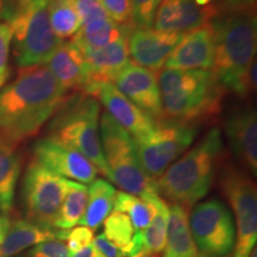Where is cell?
Masks as SVG:
<instances>
[{
  "label": "cell",
  "mask_w": 257,
  "mask_h": 257,
  "mask_svg": "<svg viewBox=\"0 0 257 257\" xmlns=\"http://www.w3.org/2000/svg\"><path fill=\"white\" fill-rule=\"evenodd\" d=\"M100 104L93 96H69L57 110L49 125L48 138L54 142L78 150L91 161L98 173L110 179L99 135Z\"/></svg>",
  "instance_id": "5b68a950"
},
{
  "label": "cell",
  "mask_w": 257,
  "mask_h": 257,
  "mask_svg": "<svg viewBox=\"0 0 257 257\" xmlns=\"http://www.w3.org/2000/svg\"><path fill=\"white\" fill-rule=\"evenodd\" d=\"M99 135L111 181L125 193L142 199L157 194L155 182L141 166L133 137L106 112L99 119Z\"/></svg>",
  "instance_id": "8992f818"
},
{
  "label": "cell",
  "mask_w": 257,
  "mask_h": 257,
  "mask_svg": "<svg viewBox=\"0 0 257 257\" xmlns=\"http://www.w3.org/2000/svg\"><path fill=\"white\" fill-rule=\"evenodd\" d=\"M216 35L212 72L224 88L239 98L253 94L248 73L256 61V8L218 12L211 21Z\"/></svg>",
  "instance_id": "7a4b0ae2"
},
{
  "label": "cell",
  "mask_w": 257,
  "mask_h": 257,
  "mask_svg": "<svg viewBox=\"0 0 257 257\" xmlns=\"http://www.w3.org/2000/svg\"><path fill=\"white\" fill-rule=\"evenodd\" d=\"M184 35L155 30L135 29L127 38L128 54L137 66L160 70Z\"/></svg>",
  "instance_id": "2e32d148"
},
{
  "label": "cell",
  "mask_w": 257,
  "mask_h": 257,
  "mask_svg": "<svg viewBox=\"0 0 257 257\" xmlns=\"http://www.w3.org/2000/svg\"><path fill=\"white\" fill-rule=\"evenodd\" d=\"M167 225H168V205L159 197L156 200V213L143 231H140L146 257H159L166 245Z\"/></svg>",
  "instance_id": "f1b7e54d"
},
{
  "label": "cell",
  "mask_w": 257,
  "mask_h": 257,
  "mask_svg": "<svg viewBox=\"0 0 257 257\" xmlns=\"http://www.w3.org/2000/svg\"><path fill=\"white\" fill-rule=\"evenodd\" d=\"M68 257H105V256L99 252L93 244H89V245L85 246V248L80 249L79 251L70 253Z\"/></svg>",
  "instance_id": "ab89813d"
},
{
  "label": "cell",
  "mask_w": 257,
  "mask_h": 257,
  "mask_svg": "<svg viewBox=\"0 0 257 257\" xmlns=\"http://www.w3.org/2000/svg\"><path fill=\"white\" fill-rule=\"evenodd\" d=\"M48 17L54 34L60 41L74 37L81 27L74 0H49Z\"/></svg>",
  "instance_id": "83f0119b"
},
{
  "label": "cell",
  "mask_w": 257,
  "mask_h": 257,
  "mask_svg": "<svg viewBox=\"0 0 257 257\" xmlns=\"http://www.w3.org/2000/svg\"><path fill=\"white\" fill-rule=\"evenodd\" d=\"M16 11V0H0V22H9Z\"/></svg>",
  "instance_id": "f35d334b"
},
{
  "label": "cell",
  "mask_w": 257,
  "mask_h": 257,
  "mask_svg": "<svg viewBox=\"0 0 257 257\" xmlns=\"http://www.w3.org/2000/svg\"><path fill=\"white\" fill-rule=\"evenodd\" d=\"M115 88L155 121L162 120L163 108L156 74L130 63L114 80Z\"/></svg>",
  "instance_id": "5bb4252c"
},
{
  "label": "cell",
  "mask_w": 257,
  "mask_h": 257,
  "mask_svg": "<svg viewBox=\"0 0 257 257\" xmlns=\"http://www.w3.org/2000/svg\"><path fill=\"white\" fill-rule=\"evenodd\" d=\"M46 64L64 91H83L87 80V66L78 44L73 41L61 42Z\"/></svg>",
  "instance_id": "ffe728a7"
},
{
  "label": "cell",
  "mask_w": 257,
  "mask_h": 257,
  "mask_svg": "<svg viewBox=\"0 0 257 257\" xmlns=\"http://www.w3.org/2000/svg\"><path fill=\"white\" fill-rule=\"evenodd\" d=\"M192 2L194 3L195 5L201 6V8H204V6H208V5L213 4L214 0H192Z\"/></svg>",
  "instance_id": "b9f144b4"
},
{
  "label": "cell",
  "mask_w": 257,
  "mask_h": 257,
  "mask_svg": "<svg viewBox=\"0 0 257 257\" xmlns=\"http://www.w3.org/2000/svg\"><path fill=\"white\" fill-rule=\"evenodd\" d=\"M225 134L239 162L253 176L257 174V115L253 108L233 111L225 121Z\"/></svg>",
  "instance_id": "d6986e66"
},
{
  "label": "cell",
  "mask_w": 257,
  "mask_h": 257,
  "mask_svg": "<svg viewBox=\"0 0 257 257\" xmlns=\"http://www.w3.org/2000/svg\"><path fill=\"white\" fill-rule=\"evenodd\" d=\"M134 30L133 28L117 24L108 17L80 27V30L76 32L72 41L80 48H100L123 38H128Z\"/></svg>",
  "instance_id": "d4e9b609"
},
{
  "label": "cell",
  "mask_w": 257,
  "mask_h": 257,
  "mask_svg": "<svg viewBox=\"0 0 257 257\" xmlns=\"http://www.w3.org/2000/svg\"><path fill=\"white\" fill-rule=\"evenodd\" d=\"M112 21L123 27L136 29L133 22L131 0H99Z\"/></svg>",
  "instance_id": "1f68e13d"
},
{
  "label": "cell",
  "mask_w": 257,
  "mask_h": 257,
  "mask_svg": "<svg viewBox=\"0 0 257 257\" xmlns=\"http://www.w3.org/2000/svg\"><path fill=\"white\" fill-rule=\"evenodd\" d=\"M217 15L213 4L201 8L192 0H162L153 25L155 30L185 35L211 22Z\"/></svg>",
  "instance_id": "e0dca14e"
},
{
  "label": "cell",
  "mask_w": 257,
  "mask_h": 257,
  "mask_svg": "<svg viewBox=\"0 0 257 257\" xmlns=\"http://www.w3.org/2000/svg\"><path fill=\"white\" fill-rule=\"evenodd\" d=\"M94 98L101 101L107 111L106 113L123 127L133 140L146 136L155 127L156 121L121 94L113 83H106L99 87Z\"/></svg>",
  "instance_id": "ac0fdd59"
},
{
  "label": "cell",
  "mask_w": 257,
  "mask_h": 257,
  "mask_svg": "<svg viewBox=\"0 0 257 257\" xmlns=\"http://www.w3.org/2000/svg\"><path fill=\"white\" fill-rule=\"evenodd\" d=\"M159 88L163 117L195 123L219 113L224 88L212 70H160Z\"/></svg>",
  "instance_id": "277c9868"
},
{
  "label": "cell",
  "mask_w": 257,
  "mask_h": 257,
  "mask_svg": "<svg viewBox=\"0 0 257 257\" xmlns=\"http://www.w3.org/2000/svg\"><path fill=\"white\" fill-rule=\"evenodd\" d=\"M162 0H131L133 22L136 29L152 28Z\"/></svg>",
  "instance_id": "4dcf8cb0"
},
{
  "label": "cell",
  "mask_w": 257,
  "mask_h": 257,
  "mask_svg": "<svg viewBox=\"0 0 257 257\" xmlns=\"http://www.w3.org/2000/svg\"><path fill=\"white\" fill-rule=\"evenodd\" d=\"M88 188L80 182L67 180V189L59 216L55 221V229L70 230L79 224L87 206Z\"/></svg>",
  "instance_id": "4316f807"
},
{
  "label": "cell",
  "mask_w": 257,
  "mask_h": 257,
  "mask_svg": "<svg viewBox=\"0 0 257 257\" xmlns=\"http://www.w3.org/2000/svg\"><path fill=\"white\" fill-rule=\"evenodd\" d=\"M69 251L66 240L50 239L35 245L28 252V257H68Z\"/></svg>",
  "instance_id": "e575fe53"
},
{
  "label": "cell",
  "mask_w": 257,
  "mask_h": 257,
  "mask_svg": "<svg viewBox=\"0 0 257 257\" xmlns=\"http://www.w3.org/2000/svg\"><path fill=\"white\" fill-rule=\"evenodd\" d=\"M115 194L117 191L110 182L104 179H95L89 184L87 206L79 223L94 232L113 211Z\"/></svg>",
  "instance_id": "603a6c76"
},
{
  "label": "cell",
  "mask_w": 257,
  "mask_h": 257,
  "mask_svg": "<svg viewBox=\"0 0 257 257\" xmlns=\"http://www.w3.org/2000/svg\"><path fill=\"white\" fill-rule=\"evenodd\" d=\"M93 245L105 257H125L123 250H120L111 240L106 238L104 233H99L98 236L93 238Z\"/></svg>",
  "instance_id": "8d00e7d4"
},
{
  "label": "cell",
  "mask_w": 257,
  "mask_h": 257,
  "mask_svg": "<svg viewBox=\"0 0 257 257\" xmlns=\"http://www.w3.org/2000/svg\"><path fill=\"white\" fill-rule=\"evenodd\" d=\"M193 239L199 251L227 257L236 243V227L226 205L217 198L199 202L188 216Z\"/></svg>",
  "instance_id": "8fae6325"
},
{
  "label": "cell",
  "mask_w": 257,
  "mask_h": 257,
  "mask_svg": "<svg viewBox=\"0 0 257 257\" xmlns=\"http://www.w3.org/2000/svg\"><path fill=\"white\" fill-rule=\"evenodd\" d=\"M157 198H159L157 194L142 199L125 192H117L113 210L126 214L131 220L135 232H140L152 223L156 213Z\"/></svg>",
  "instance_id": "484cf974"
},
{
  "label": "cell",
  "mask_w": 257,
  "mask_h": 257,
  "mask_svg": "<svg viewBox=\"0 0 257 257\" xmlns=\"http://www.w3.org/2000/svg\"><path fill=\"white\" fill-rule=\"evenodd\" d=\"M67 233L68 230L42 226L23 218L11 219L0 257H16L24 250L50 239L66 240Z\"/></svg>",
  "instance_id": "44dd1931"
},
{
  "label": "cell",
  "mask_w": 257,
  "mask_h": 257,
  "mask_svg": "<svg viewBox=\"0 0 257 257\" xmlns=\"http://www.w3.org/2000/svg\"><path fill=\"white\" fill-rule=\"evenodd\" d=\"M216 49V35L211 22L187 32L166 61V68L211 70Z\"/></svg>",
  "instance_id": "9a60e30c"
},
{
  "label": "cell",
  "mask_w": 257,
  "mask_h": 257,
  "mask_svg": "<svg viewBox=\"0 0 257 257\" xmlns=\"http://www.w3.org/2000/svg\"><path fill=\"white\" fill-rule=\"evenodd\" d=\"M12 31L8 22H0V88L10 78V49Z\"/></svg>",
  "instance_id": "d6a6232c"
},
{
  "label": "cell",
  "mask_w": 257,
  "mask_h": 257,
  "mask_svg": "<svg viewBox=\"0 0 257 257\" xmlns=\"http://www.w3.org/2000/svg\"><path fill=\"white\" fill-rule=\"evenodd\" d=\"M47 64L19 69L0 91V142L17 147L36 136L66 100Z\"/></svg>",
  "instance_id": "6da1fadb"
},
{
  "label": "cell",
  "mask_w": 257,
  "mask_h": 257,
  "mask_svg": "<svg viewBox=\"0 0 257 257\" xmlns=\"http://www.w3.org/2000/svg\"><path fill=\"white\" fill-rule=\"evenodd\" d=\"M197 252L189 229L188 210L181 205L170 204L163 257H193Z\"/></svg>",
  "instance_id": "7402d4cb"
},
{
  "label": "cell",
  "mask_w": 257,
  "mask_h": 257,
  "mask_svg": "<svg viewBox=\"0 0 257 257\" xmlns=\"http://www.w3.org/2000/svg\"><path fill=\"white\" fill-rule=\"evenodd\" d=\"M74 3H75L81 27L92 22L108 18V15L106 14L99 0H74Z\"/></svg>",
  "instance_id": "836d02e7"
},
{
  "label": "cell",
  "mask_w": 257,
  "mask_h": 257,
  "mask_svg": "<svg viewBox=\"0 0 257 257\" xmlns=\"http://www.w3.org/2000/svg\"><path fill=\"white\" fill-rule=\"evenodd\" d=\"M10 223H11V218H10L9 213H0V255H2V246L3 242H4L6 232H8Z\"/></svg>",
  "instance_id": "60d3db41"
},
{
  "label": "cell",
  "mask_w": 257,
  "mask_h": 257,
  "mask_svg": "<svg viewBox=\"0 0 257 257\" xmlns=\"http://www.w3.org/2000/svg\"><path fill=\"white\" fill-rule=\"evenodd\" d=\"M93 231L88 227L79 226L68 230L66 237V244L69 253L79 251L80 249L85 248L93 242Z\"/></svg>",
  "instance_id": "d590c367"
},
{
  "label": "cell",
  "mask_w": 257,
  "mask_h": 257,
  "mask_svg": "<svg viewBox=\"0 0 257 257\" xmlns=\"http://www.w3.org/2000/svg\"><path fill=\"white\" fill-rule=\"evenodd\" d=\"M193 257H213V256H208V255H205V253H202V252H200V251H198L197 253H195L194 256Z\"/></svg>",
  "instance_id": "ee69618b"
},
{
  "label": "cell",
  "mask_w": 257,
  "mask_h": 257,
  "mask_svg": "<svg viewBox=\"0 0 257 257\" xmlns=\"http://www.w3.org/2000/svg\"><path fill=\"white\" fill-rule=\"evenodd\" d=\"M30 2H49V0H16V4H25Z\"/></svg>",
  "instance_id": "7bdbcfd3"
},
{
  "label": "cell",
  "mask_w": 257,
  "mask_h": 257,
  "mask_svg": "<svg viewBox=\"0 0 257 257\" xmlns=\"http://www.w3.org/2000/svg\"><path fill=\"white\" fill-rule=\"evenodd\" d=\"M12 31L14 57L19 69L46 64L61 41L54 34L48 17V2L16 4L8 22Z\"/></svg>",
  "instance_id": "52a82bcc"
},
{
  "label": "cell",
  "mask_w": 257,
  "mask_h": 257,
  "mask_svg": "<svg viewBox=\"0 0 257 257\" xmlns=\"http://www.w3.org/2000/svg\"><path fill=\"white\" fill-rule=\"evenodd\" d=\"M197 134L194 123L167 118L157 121L152 133L134 140L144 173L153 181L159 179L192 146Z\"/></svg>",
  "instance_id": "ba28073f"
},
{
  "label": "cell",
  "mask_w": 257,
  "mask_h": 257,
  "mask_svg": "<svg viewBox=\"0 0 257 257\" xmlns=\"http://www.w3.org/2000/svg\"><path fill=\"white\" fill-rule=\"evenodd\" d=\"M213 5L216 6L218 12L227 11V10L253 8L256 0H214Z\"/></svg>",
  "instance_id": "74e56055"
},
{
  "label": "cell",
  "mask_w": 257,
  "mask_h": 257,
  "mask_svg": "<svg viewBox=\"0 0 257 257\" xmlns=\"http://www.w3.org/2000/svg\"><path fill=\"white\" fill-rule=\"evenodd\" d=\"M66 189L67 179L61 178L36 160L31 161L25 170L22 188L25 219L55 229Z\"/></svg>",
  "instance_id": "30bf717a"
},
{
  "label": "cell",
  "mask_w": 257,
  "mask_h": 257,
  "mask_svg": "<svg viewBox=\"0 0 257 257\" xmlns=\"http://www.w3.org/2000/svg\"><path fill=\"white\" fill-rule=\"evenodd\" d=\"M21 170L22 160L16 147L0 142V213L12 210Z\"/></svg>",
  "instance_id": "cb8c5ba5"
},
{
  "label": "cell",
  "mask_w": 257,
  "mask_h": 257,
  "mask_svg": "<svg viewBox=\"0 0 257 257\" xmlns=\"http://www.w3.org/2000/svg\"><path fill=\"white\" fill-rule=\"evenodd\" d=\"M104 233L106 238L111 240L115 246H118L126 256V251L130 246L134 237V227L131 220L123 212L114 211L108 214L104 220Z\"/></svg>",
  "instance_id": "f546056e"
},
{
  "label": "cell",
  "mask_w": 257,
  "mask_h": 257,
  "mask_svg": "<svg viewBox=\"0 0 257 257\" xmlns=\"http://www.w3.org/2000/svg\"><path fill=\"white\" fill-rule=\"evenodd\" d=\"M219 186L236 218L232 257H249L257 240V191L252 178L229 163L221 168Z\"/></svg>",
  "instance_id": "9c48e42d"
},
{
  "label": "cell",
  "mask_w": 257,
  "mask_h": 257,
  "mask_svg": "<svg viewBox=\"0 0 257 257\" xmlns=\"http://www.w3.org/2000/svg\"><path fill=\"white\" fill-rule=\"evenodd\" d=\"M86 66L87 80L82 93L94 98L99 87L114 82L115 78L130 64L127 38L100 48H81Z\"/></svg>",
  "instance_id": "4fadbf2b"
},
{
  "label": "cell",
  "mask_w": 257,
  "mask_h": 257,
  "mask_svg": "<svg viewBox=\"0 0 257 257\" xmlns=\"http://www.w3.org/2000/svg\"><path fill=\"white\" fill-rule=\"evenodd\" d=\"M223 159V135L219 127H212L154 181L157 195L189 210L208 194Z\"/></svg>",
  "instance_id": "3957f363"
},
{
  "label": "cell",
  "mask_w": 257,
  "mask_h": 257,
  "mask_svg": "<svg viewBox=\"0 0 257 257\" xmlns=\"http://www.w3.org/2000/svg\"><path fill=\"white\" fill-rule=\"evenodd\" d=\"M34 155L37 162L61 178L75 180L80 184H92L98 176V170L81 153L48 137L35 143Z\"/></svg>",
  "instance_id": "7c38bea8"
}]
</instances>
